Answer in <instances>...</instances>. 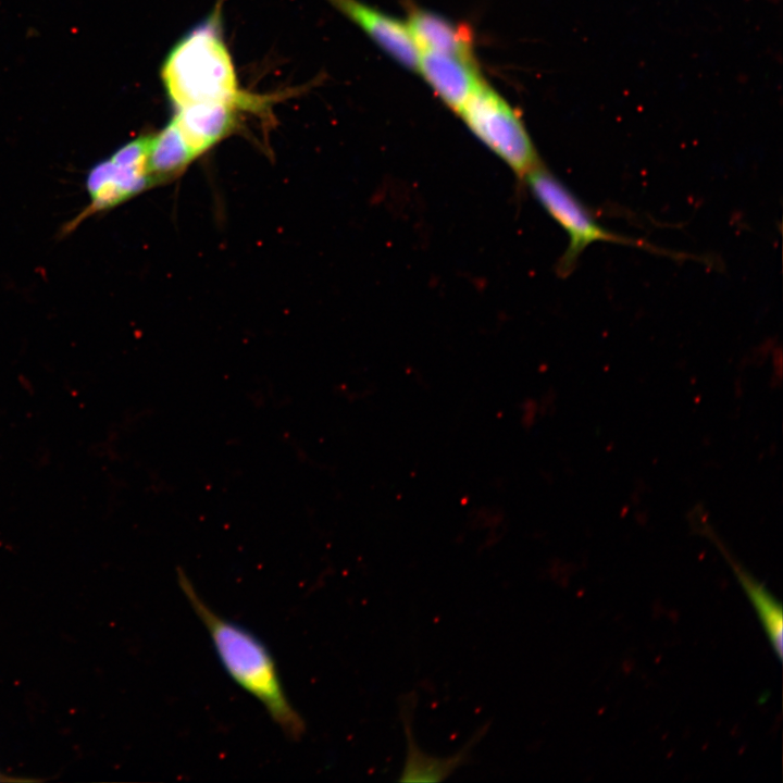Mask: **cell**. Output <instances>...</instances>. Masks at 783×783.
Here are the masks:
<instances>
[{
  "mask_svg": "<svg viewBox=\"0 0 783 783\" xmlns=\"http://www.w3.org/2000/svg\"><path fill=\"white\" fill-rule=\"evenodd\" d=\"M177 582L208 630L228 675L261 703L287 737L301 738L306 731L304 720L289 701L275 661L265 645L247 629L215 613L182 569L177 570Z\"/></svg>",
  "mask_w": 783,
  "mask_h": 783,
  "instance_id": "1",
  "label": "cell"
},
{
  "mask_svg": "<svg viewBox=\"0 0 783 783\" xmlns=\"http://www.w3.org/2000/svg\"><path fill=\"white\" fill-rule=\"evenodd\" d=\"M220 12L219 5L176 42L163 62L161 79L174 110L200 103H227L254 111L266 104L264 98L239 90L222 36Z\"/></svg>",
  "mask_w": 783,
  "mask_h": 783,
  "instance_id": "2",
  "label": "cell"
},
{
  "mask_svg": "<svg viewBox=\"0 0 783 783\" xmlns=\"http://www.w3.org/2000/svg\"><path fill=\"white\" fill-rule=\"evenodd\" d=\"M458 115L518 177L524 179L543 165L521 115L486 82Z\"/></svg>",
  "mask_w": 783,
  "mask_h": 783,
  "instance_id": "3",
  "label": "cell"
},
{
  "mask_svg": "<svg viewBox=\"0 0 783 783\" xmlns=\"http://www.w3.org/2000/svg\"><path fill=\"white\" fill-rule=\"evenodd\" d=\"M524 181L535 199L569 237V245L557 264L560 276H568L574 270L581 253L596 241H610L664 253L648 243L605 228L580 199L543 165L530 173Z\"/></svg>",
  "mask_w": 783,
  "mask_h": 783,
  "instance_id": "4",
  "label": "cell"
},
{
  "mask_svg": "<svg viewBox=\"0 0 783 783\" xmlns=\"http://www.w3.org/2000/svg\"><path fill=\"white\" fill-rule=\"evenodd\" d=\"M151 138L152 134L135 138L89 171V204L66 226L67 231L91 214L112 209L157 185L149 166Z\"/></svg>",
  "mask_w": 783,
  "mask_h": 783,
  "instance_id": "5",
  "label": "cell"
},
{
  "mask_svg": "<svg viewBox=\"0 0 783 783\" xmlns=\"http://www.w3.org/2000/svg\"><path fill=\"white\" fill-rule=\"evenodd\" d=\"M356 24L385 53L417 72L420 50L406 21H400L360 0H326Z\"/></svg>",
  "mask_w": 783,
  "mask_h": 783,
  "instance_id": "6",
  "label": "cell"
},
{
  "mask_svg": "<svg viewBox=\"0 0 783 783\" xmlns=\"http://www.w3.org/2000/svg\"><path fill=\"white\" fill-rule=\"evenodd\" d=\"M417 73L456 114L485 83L476 61L433 51H420Z\"/></svg>",
  "mask_w": 783,
  "mask_h": 783,
  "instance_id": "7",
  "label": "cell"
},
{
  "mask_svg": "<svg viewBox=\"0 0 783 783\" xmlns=\"http://www.w3.org/2000/svg\"><path fill=\"white\" fill-rule=\"evenodd\" d=\"M239 110L227 103L191 104L174 110L169 124L197 159L234 130Z\"/></svg>",
  "mask_w": 783,
  "mask_h": 783,
  "instance_id": "8",
  "label": "cell"
},
{
  "mask_svg": "<svg viewBox=\"0 0 783 783\" xmlns=\"http://www.w3.org/2000/svg\"><path fill=\"white\" fill-rule=\"evenodd\" d=\"M406 23L420 51L475 61L473 35L468 26L423 9L411 10Z\"/></svg>",
  "mask_w": 783,
  "mask_h": 783,
  "instance_id": "9",
  "label": "cell"
},
{
  "mask_svg": "<svg viewBox=\"0 0 783 783\" xmlns=\"http://www.w3.org/2000/svg\"><path fill=\"white\" fill-rule=\"evenodd\" d=\"M408 703H402L401 719L408 742V754L399 781L401 782H438L445 780L451 772L463 765L476 743L487 732V724L476 731L472 738L456 755L448 758L431 757L422 753L413 741L411 732V717L413 713L411 696Z\"/></svg>",
  "mask_w": 783,
  "mask_h": 783,
  "instance_id": "10",
  "label": "cell"
},
{
  "mask_svg": "<svg viewBox=\"0 0 783 783\" xmlns=\"http://www.w3.org/2000/svg\"><path fill=\"white\" fill-rule=\"evenodd\" d=\"M735 571L744 591L746 592L751 604L757 610V614L765 626L766 633L773 646L775 654L781 660L783 651V616L781 605L763 587V585L756 582L741 568H735Z\"/></svg>",
  "mask_w": 783,
  "mask_h": 783,
  "instance_id": "11",
  "label": "cell"
}]
</instances>
